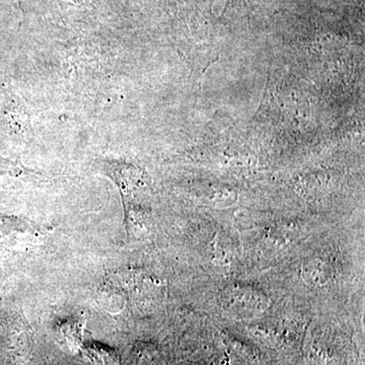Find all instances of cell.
<instances>
[{"instance_id":"obj_1","label":"cell","mask_w":365,"mask_h":365,"mask_svg":"<svg viewBox=\"0 0 365 365\" xmlns=\"http://www.w3.org/2000/svg\"><path fill=\"white\" fill-rule=\"evenodd\" d=\"M101 165L105 174L113 180L121 193L125 225L128 235H131L150 220V179L145 172L131 163L105 160Z\"/></svg>"},{"instance_id":"obj_2","label":"cell","mask_w":365,"mask_h":365,"mask_svg":"<svg viewBox=\"0 0 365 365\" xmlns=\"http://www.w3.org/2000/svg\"><path fill=\"white\" fill-rule=\"evenodd\" d=\"M222 304L225 309L235 313H258L265 311L268 306V299L255 288L234 284L223 292Z\"/></svg>"},{"instance_id":"obj_3","label":"cell","mask_w":365,"mask_h":365,"mask_svg":"<svg viewBox=\"0 0 365 365\" xmlns=\"http://www.w3.org/2000/svg\"><path fill=\"white\" fill-rule=\"evenodd\" d=\"M85 356L90 365H117L116 352L101 344L88 346Z\"/></svg>"},{"instance_id":"obj_4","label":"cell","mask_w":365,"mask_h":365,"mask_svg":"<svg viewBox=\"0 0 365 365\" xmlns=\"http://www.w3.org/2000/svg\"><path fill=\"white\" fill-rule=\"evenodd\" d=\"M326 267L321 262H311L306 267L304 266V278L307 281H318L322 282L323 277H326Z\"/></svg>"}]
</instances>
